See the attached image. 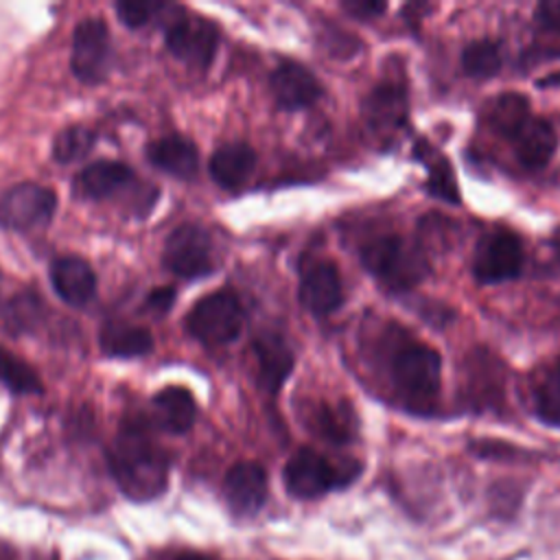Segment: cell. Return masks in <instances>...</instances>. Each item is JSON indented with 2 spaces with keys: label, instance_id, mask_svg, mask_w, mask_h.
<instances>
[{
  "label": "cell",
  "instance_id": "obj_1",
  "mask_svg": "<svg viewBox=\"0 0 560 560\" xmlns=\"http://www.w3.org/2000/svg\"><path fill=\"white\" fill-rule=\"evenodd\" d=\"M109 470L118 488L133 501H149L164 492L168 466L149 438L144 424H122L109 446Z\"/></svg>",
  "mask_w": 560,
  "mask_h": 560
},
{
  "label": "cell",
  "instance_id": "obj_2",
  "mask_svg": "<svg viewBox=\"0 0 560 560\" xmlns=\"http://www.w3.org/2000/svg\"><path fill=\"white\" fill-rule=\"evenodd\" d=\"M363 267L387 289L409 291L429 273L424 252L396 234H385L361 249Z\"/></svg>",
  "mask_w": 560,
  "mask_h": 560
},
{
  "label": "cell",
  "instance_id": "obj_3",
  "mask_svg": "<svg viewBox=\"0 0 560 560\" xmlns=\"http://www.w3.org/2000/svg\"><path fill=\"white\" fill-rule=\"evenodd\" d=\"M389 359V376L402 400L429 407L440 392L442 359L431 346L407 339L394 348Z\"/></svg>",
  "mask_w": 560,
  "mask_h": 560
},
{
  "label": "cell",
  "instance_id": "obj_4",
  "mask_svg": "<svg viewBox=\"0 0 560 560\" xmlns=\"http://www.w3.org/2000/svg\"><path fill=\"white\" fill-rule=\"evenodd\" d=\"M359 470L354 462L337 466L313 448H300L284 464V486L295 499H317L335 488L348 486Z\"/></svg>",
  "mask_w": 560,
  "mask_h": 560
},
{
  "label": "cell",
  "instance_id": "obj_5",
  "mask_svg": "<svg viewBox=\"0 0 560 560\" xmlns=\"http://www.w3.org/2000/svg\"><path fill=\"white\" fill-rule=\"evenodd\" d=\"M245 324L241 300L230 289H219L201 300L186 315V330L206 346H223L234 341Z\"/></svg>",
  "mask_w": 560,
  "mask_h": 560
},
{
  "label": "cell",
  "instance_id": "obj_6",
  "mask_svg": "<svg viewBox=\"0 0 560 560\" xmlns=\"http://www.w3.org/2000/svg\"><path fill=\"white\" fill-rule=\"evenodd\" d=\"M164 42L173 57L190 68L203 70L214 59L219 31L210 20L201 15H190L182 9H173V15L164 22Z\"/></svg>",
  "mask_w": 560,
  "mask_h": 560
},
{
  "label": "cell",
  "instance_id": "obj_7",
  "mask_svg": "<svg viewBox=\"0 0 560 560\" xmlns=\"http://www.w3.org/2000/svg\"><path fill=\"white\" fill-rule=\"evenodd\" d=\"M162 262L171 273L186 280L203 278L212 273L219 265L212 236L208 234V230L195 223H184L168 234L162 252Z\"/></svg>",
  "mask_w": 560,
  "mask_h": 560
},
{
  "label": "cell",
  "instance_id": "obj_8",
  "mask_svg": "<svg viewBox=\"0 0 560 560\" xmlns=\"http://www.w3.org/2000/svg\"><path fill=\"white\" fill-rule=\"evenodd\" d=\"M57 210L55 190L22 182L0 195V228L13 232H31L46 228Z\"/></svg>",
  "mask_w": 560,
  "mask_h": 560
},
{
  "label": "cell",
  "instance_id": "obj_9",
  "mask_svg": "<svg viewBox=\"0 0 560 560\" xmlns=\"http://www.w3.org/2000/svg\"><path fill=\"white\" fill-rule=\"evenodd\" d=\"M112 68V39L109 28L98 18H88L77 24L72 33L70 70L88 85L101 83Z\"/></svg>",
  "mask_w": 560,
  "mask_h": 560
},
{
  "label": "cell",
  "instance_id": "obj_10",
  "mask_svg": "<svg viewBox=\"0 0 560 560\" xmlns=\"http://www.w3.org/2000/svg\"><path fill=\"white\" fill-rule=\"evenodd\" d=\"M523 245L510 230L488 232L475 247L472 273L481 284H497L523 271Z\"/></svg>",
  "mask_w": 560,
  "mask_h": 560
},
{
  "label": "cell",
  "instance_id": "obj_11",
  "mask_svg": "<svg viewBox=\"0 0 560 560\" xmlns=\"http://www.w3.org/2000/svg\"><path fill=\"white\" fill-rule=\"evenodd\" d=\"M269 85H271L276 105L289 112L313 105L324 92L317 77L298 61L278 63L276 70L271 72Z\"/></svg>",
  "mask_w": 560,
  "mask_h": 560
},
{
  "label": "cell",
  "instance_id": "obj_12",
  "mask_svg": "<svg viewBox=\"0 0 560 560\" xmlns=\"http://www.w3.org/2000/svg\"><path fill=\"white\" fill-rule=\"evenodd\" d=\"M300 302L313 315H330L343 302V287L337 267L330 260L311 262L300 280Z\"/></svg>",
  "mask_w": 560,
  "mask_h": 560
},
{
  "label": "cell",
  "instance_id": "obj_13",
  "mask_svg": "<svg viewBox=\"0 0 560 560\" xmlns=\"http://www.w3.org/2000/svg\"><path fill=\"white\" fill-rule=\"evenodd\" d=\"M223 492L230 510L238 516L256 514L267 499V472L256 462L234 464L223 481Z\"/></svg>",
  "mask_w": 560,
  "mask_h": 560
},
{
  "label": "cell",
  "instance_id": "obj_14",
  "mask_svg": "<svg viewBox=\"0 0 560 560\" xmlns=\"http://www.w3.org/2000/svg\"><path fill=\"white\" fill-rule=\"evenodd\" d=\"M407 112V90L394 79L376 83L363 101V118L376 133H389L402 127Z\"/></svg>",
  "mask_w": 560,
  "mask_h": 560
},
{
  "label": "cell",
  "instance_id": "obj_15",
  "mask_svg": "<svg viewBox=\"0 0 560 560\" xmlns=\"http://www.w3.org/2000/svg\"><path fill=\"white\" fill-rule=\"evenodd\" d=\"M50 282L55 293L70 306H85L96 293V276L81 256H59L50 262Z\"/></svg>",
  "mask_w": 560,
  "mask_h": 560
},
{
  "label": "cell",
  "instance_id": "obj_16",
  "mask_svg": "<svg viewBox=\"0 0 560 560\" xmlns=\"http://www.w3.org/2000/svg\"><path fill=\"white\" fill-rule=\"evenodd\" d=\"M512 142H514V153L523 166L542 168L551 160L558 147V136L553 125L547 118L529 116L512 133Z\"/></svg>",
  "mask_w": 560,
  "mask_h": 560
},
{
  "label": "cell",
  "instance_id": "obj_17",
  "mask_svg": "<svg viewBox=\"0 0 560 560\" xmlns=\"http://www.w3.org/2000/svg\"><path fill=\"white\" fill-rule=\"evenodd\" d=\"M133 182V171L122 162L88 164L72 182V190L81 199H107L125 190Z\"/></svg>",
  "mask_w": 560,
  "mask_h": 560
},
{
  "label": "cell",
  "instance_id": "obj_18",
  "mask_svg": "<svg viewBox=\"0 0 560 560\" xmlns=\"http://www.w3.org/2000/svg\"><path fill=\"white\" fill-rule=\"evenodd\" d=\"M149 162L179 179H192L199 171V151L184 136H164L147 147Z\"/></svg>",
  "mask_w": 560,
  "mask_h": 560
},
{
  "label": "cell",
  "instance_id": "obj_19",
  "mask_svg": "<svg viewBox=\"0 0 560 560\" xmlns=\"http://www.w3.org/2000/svg\"><path fill=\"white\" fill-rule=\"evenodd\" d=\"M254 352L258 361L260 385L267 392L276 394L293 370V352L289 343L276 332H260L254 339Z\"/></svg>",
  "mask_w": 560,
  "mask_h": 560
},
{
  "label": "cell",
  "instance_id": "obj_20",
  "mask_svg": "<svg viewBox=\"0 0 560 560\" xmlns=\"http://www.w3.org/2000/svg\"><path fill=\"white\" fill-rule=\"evenodd\" d=\"M256 162H258L256 151L249 144L228 142L212 153L208 168L212 179L219 186L234 190V188H241L252 177Z\"/></svg>",
  "mask_w": 560,
  "mask_h": 560
},
{
  "label": "cell",
  "instance_id": "obj_21",
  "mask_svg": "<svg viewBox=\"0 0 560 560\" xmlns=\"http://www.w3.org/2000/svg\"><path fill=\"white\" fill-rule=\"evenodd\" d=\"M153 420L166 433H186L197 416V405L186 387L168 385L151 398Z\"/></svg>",
  "mask_w": 560,
  "mask_h": 560
},
{
  "label": "cell",
  "instance_id": "obj_22",
  "mask_svg": "<svg viewBox=\"0 0 560 560\" xmlns=\"http://www.w3.org/2000/svg\"><path fill=\"white\" fill-rule=\"evenodd\" d=\"M101 350L114 359H131L147 354L153 348V337L147 328L131 326L127 322H109L103 326L101 335Z\"/></svg>",
  "mask_w": 560,
  "mask_h": 560
},
{
  "label": "cell",
  "instance_id": "obj_23",
  "mask_svg": "<svg viewBox=\"0 0 560 560\" xmlns=\"http://www.w3.org/2000/svg\"><path fill=\"white\" fill-rule=\"evenodd\" d=\"M416 155L427 166L429 195H433L442 201H448V203H459V188H457V179H455V173H453V166L448 164V160L442 153H438L435 149H431L429 144H418Z\"/></svg>",
  "mask_w": 560,
  "mask_h": 560
},
{
  "label": "cell",
  "instance_id": "obj_24",
  "mask_svg": "<svg viewBox=\"0 0 560 560\" xmlns=\"http://www.w3.org/2000/svg\"><path fill=\"white\" fill-rule=\"evenodd\" d=\"M536 416L553 427H560V357L545 368L534 385Z\"/></svg>",
  "mask_w": 560,
  "mask_h": 560
},
{
  "label": "cell",
  "instance_id": "obj_25",
  "mask_svg": "<svg viewBox=\"0 0 560 560\" xmlns=\"http://www.w3.org/2000/svg\"><path fill=\"white\" fill-rule=\"evenodd\" d=\"M529 103L523 94L518 92H505L501 96H497L488 112H486V118L488 122L503 136L512 138V133L529 118Z\"/></svg>",
  "mask_w": 560,
  "mask_h": 560
},
{
  "label": "cell",
  "instance_id": "obj_26",
  "mask_svg": "<svg viewBox=\"0 0 560 560\" xmlns=\"http://www.w3.org/2000/svg\"><path fill=\"white\" fill-rule=\"evenodd\" d=\"M501 66H503L501 46L492 39L470 42L462 50V70L466 77L490 79L501 72Z\"/></svg>",
  "mask_w": 560,
  "mask_h": 560
},
{
  "label": "cell",
  "instance_id": "obj_27",
  "mask_svg": "<svg viewBox=\"0 0 560 560\" xmlns=\"http://www.w3.org/2000/svg\"><path fill=\"white\" fill-rule=\"evenodd\" d=\"M0 383L15 394H42L39 374L13 352L0 348Z\"/></svg>",
  "mask_w": 560,
  "mask_h": 560
},
{
  "label": "cell",
  "instance_id": "obj_28",
  "mask_svg": "<svg viewBox=\"0 0 560 560\" xmlns=\"http://www.w3.org/2000/svg\"><path fill=\"white\" fill-rule=\"evenodd\" d=\"M94 131L85 125H70L61 129L52 140V160L59 164H70L85 158L94 149Z\"/></svg>",
  "mask_w": 560,
  "mask_h": 560
},
{
  "label": "cell",
  "instance_id": "obj_29",
  "mask_svg": "<svg viewBox=\"0 0 560 560\" xmlns=\"http://www.w3.org/2000/svg\"><path fill=\"white\" fill-rule=\"evenodd\" d=\"M313 420H315L317 433L335 444L352 440L354 429H357L354 416L348 405H337V407L322 405L319 411L313 416Z\"/></svg>",
  "mask_w": 560,
  "mask_h": 560
},
{
  "label": "cell",
  "instance_id": "obj_30",
  "mask_svg": "<svg viewBox=\"0 0 560 560\" xmlns=\"http://www.w3.org/2000/svg\"><path fill=\"white\" fill-rule=\"evenodd\" d=\"M42 315V304L35 293H20L9 302L7 308V326L13 330V335L31 330Z\"/></svg>",
  "mask_w": 560,
  "mask_h": 560
},
{
  "label": "cell",
  "instance_id": "obj_31",
  "mask_svg": "<svg viewBox=\"0 0 560 560\" xmlns=\"http://www.w3.org/2000/svg\"><path fill=\"white\" fill-rule=\"evenodd\" d=\"M166 4L164 2H153V0H120L116 2V13L120 22L129 28H140L147 26L151 20L160 18L164 13Z\"/></svg>",
  "mask_w": 560,
  "mask_h": 560
},
{
  "label": "cell",
  "instance_id": "obj_32",
  "mask_svg": "<svg viewBox=\"0 0 560 560\" xmlns=\"http://www.w3.org/2000/svg\"><path fill=\"white\" fill-rule=\"evenodd\" d=\"M341 9L354 20H372V18H378L381 13H385L387 4L376 2V0H346V2H341Z\"/></svg>",
  "mask_w": 560,
  "mask_h": 560
},
{
  "label": "cell",
  "instance_id": "obj_33",
  "mask_svg": "<svg viewBox=\"0 0 560 560\" xmlns=\"http://www.w3.org/2000/svg\"><path fill=\"white\" fill-rule=\"evenodd\" d=\"M472 451L479 457H494V459H508V457H516L521 451L510 446V444H501V442H477L472 444Z\"/></svg>",
  "mask_w": 560,
  "mask_h": 560
},
{
  "label": "cell",
  "instance_id": "obj_34",
  "mask_svg": "<svg viewBox=\"0 0 560 560\" xmlns=\"http://www.w3.org/2000/svg\"><path fill=\"white\" fill-rule=\"evenodd\" d=\"M536 20L551 31H560V0H545L536 7Z\"/></svg>",
  "mask_w": 560,
  "mask_h": 560
},
{
  "label": "cell",
  "instance_id": "obj_35",
  "mask_svg": "<svg viewBox=\"0 0 560 560\" xmlns=\"http://www.w3.org/2000/svg\"><path fill=\"white\" fill-rule=\"evenodd\" d=\"M175 302V289L173 287H158L147 295V306L155 313H166Z\"/></svg>",
  "mask_w": 560,
  "mask_h": 560
},
{
  "label": "cell",
  "instance_id": "obj_36",
  "mask_svg": "<svg viewBox=\"0 0 560 560\" xmlns=\"http://www.w3.org/2000/svg\"><path fill=\"white\" fill-rule=\"evenodd\" d=\"M553 252H556V260L560 262V241H556V243H553Z\"/></svg>",
  "mask_w": 560,
  "mask_h": 560
},
{
  "label": "cell",
  "instance_id": "obj_37",
  "mask_svg": "<svg viewBox=\"0 0 560 560\" xmlns=\"http://www.w3.org/2000/svg\"><path fill=\"white\" fill-rule=\"evenodd\" d=\"M177 560H203V558H197V556H182V558H177Z\"/></svg>",
  "mask_w": 560,
  "mask_h": 560
}]
</instances>
